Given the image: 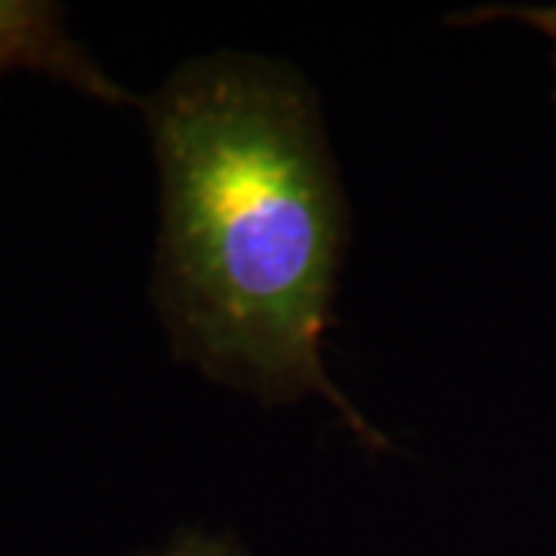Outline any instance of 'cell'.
<instances>
[{
    "label": "cell",
    "instance_id": "3",
    "mask_svg": "<svg viewBox=\"0 0 556 556\" xmlns=\"http://www.w3.org/2000/svg\"><path fill=\"white\" fill-rule=\"evenodd\" d=\"M137 556H254L239 535L226 529H207V526H192L179 529L167 538L161 547H152Z\"/></svg>",
    "mask_w": 556,
    "mask_h": 556
},
{
    "label": "cell",
    "instance_id": "4",
    "mask_svg": "<svg viewBox=\"0 0 556 556\" xmlns=\"http://www.w3.org/2000/svg\"><path fill=\"white\" fill-rule=\"evenodd\" d=\"M514 20L522 25H532L541 35H547L554 43V68H556V3L554 7H507V3H489V7H470V10H457L448 13V25H482V22H504ZM556 102V84H554Z\"/></svg>",
    "mask_w": 556,
    "mask_h": 556
},
{
    "label": "cell",
    "instance_id": "1",
    "mask_svg": "<svg viewBox=\"0 0 556 556\" xmlns=\"http://www.w3.org/2000/svg\"><path fill=\"white\" fill-rule=\"evenodd\" d=\"M139 112L159 174L149 294L174 358L263 408L321 399L387 452L325 368L350 201L316 87L291 62L217 50Z\"/></svg>",
    "mask_w": 556,
    "mask_h": 556
},
{
    "label": "cell",
    "instance_id": "2",
    "mask_svg": "<svg viewBox=\"0 0 556 556\" xmlns=\"http://www.w3.org/2000/svg\"><path fill=\"white\" fill-rule=\"evenodd\" d=\"M16 72L62 80L65 87L115 109L142 105L78 38H72L65 10L50 0H0V78Z\"/></svg>",
    "mask_w": 556,
    "mask_h": 556
}]
</instances>
